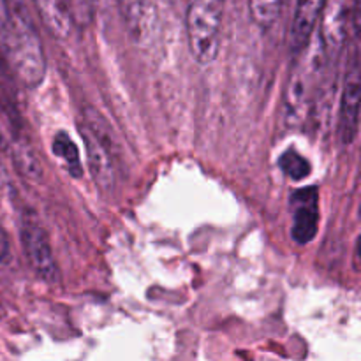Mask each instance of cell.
Returning <instances> with one entry per match:
<instances>
[{"instance_id": "cell-13", "label": "cell", "mask_w": 361, "mask_h": 361, "mask_svg": "<svg viewBox=\"0 0 361 361\" xmlns=\"http://www.w3.org/2000/svg\"><path fill=\"white\" fill-rule=\"evenodd\" d=\"M250 16L257 27L270 28L281 11V0H249Z\"/></svg>"}, {"instance_id": "cell-11", "label": "cell", "mask_w": 361, "mask_h": 361, "mask_svg": "<svg viewBox=\"0 0 361 361\" xmlns=\"http://www.w3.org/2000/svg\"><path fill=\"white\" fill-rule=\"evenodd\" d=\"M53 154L63 162L67 173H69L73 178H81L83 175V168H81L80 161V150H78L76 143L71 140V136L67 133H56L55 137H53Z\"/></svg>"}, {"instance_id": "cell-12", "label": "cell", "mask_w": 361, "mask_h": 361, "mask_svg": "<svg viewBox=\"0 0 361 361\" xmlns=\"http://www.w3.org/2000/svg\"><path fill=\"white\" fill-rule=\"evenodd\" d=\"M279 168L282 169L286 176H289L295 182H300V180H305L307 176L312 173V166L310 162L303 157L302 154H298L296 150L289 148L284 154L279 157Z\"/></svg>"}, {"instance_id": "cell-4", "label": "cell", "mask_w": 361, "mask_h": 361, "mask_svg": "<svg viewBox=\"0 0 361 361\" xmlns=\"http://www.w3.org/2000/svg\"><path fill=\"white\" fill-rule=\"evenodd\" d=\"M21 245H23L25 256L28 264L41 281L55 282L59 279V267H56L55 256H53L51 243L48 235L37 222H23L20 229Z\"/></svg>"}, {"instance_id": "cell-6", "label": "cell", "mask_w": 361, "mask_h": 361, "mask_svg": "<svg viewBox=\"0 0 361 361\" xmlns=\"http://www.w3.org/2000/svg\"><path fill=\"white\" fill-rule=\"evenodd\" d=\"M291 236L300 245L312 242L319 228V194L316 187H305L293 192Z\"/></svg>"}, {"instance_id": "cell-2", "label": "cell", "mask_w": 361, "mask_h": 361, "mask_svg": "<svg viewBox=\"0 0 361 361\" xmlns=\"http://www.w3.org/2000/svg\"><path fill=\"white\" fill-rule=\"evenodd\" d=\"M302 53L298 63L295 66L289 80L288 92H286V123L289 127H296L307 118L310 104H312L314 90L317 81L321 80L324 63H326V46H324L321 34L309 39Z\"/></svg>"}, {"instance_id": "cell-7", "label": "cell", "mask_w": 361, "mask_h": 361, "mask_svg": "<svg viewBox=\"0 0 361 361\" xmlns=\"http://www.w3.org/2000/svg\"><path fill=\"white\" fill-rule=\"evenodd\" d=\"M81 140L85 145V154H87L88 169L94 178L95 185L102 192H111L115 189V164H113V152L88 129L87 126L80 127Z\"/></svg>"}, {"instance_id": "cell-10", "label": "cell", "mask_w": 361, "mask_h": 361, "mask_svg": "<svg viewBox=\"0 0 361 361\" xmlns=\"http://www.w3.org/2000/svg\"><path fill=\"white\" fill-rule=\"evenodd\" d=\"M11 159H13L14 169L23 176L27 182L39 183L44 176V169H42L41 161H39L37 154L34 148L27 143L25 140L16 141L11 148Z\"/></svg>"}, {"instance_id": "cell-17", "label": "cell", "mask_w": 361, "mask_h": 361, "mask_svg": "<svg viewBox=\"0 0 361 361\" xmlns=\"http://www.w3.org/2000/svg\"><path fill=\"white\" fill-rule=\"evenodd\" d=\"M169 2H180V0H169Z\"/></svg>"}, {"instance_id": "cell-5", "label": "cell", "mask_w": 361, "mask_h": 361, "mask_svg": "<svg viewBox=\"0 0 361 361\" xmlns=\"http://www.w3.org/2000/svg\"><path fill=\"white\" fill-rule=\"evenodd\" d=\"M360 101H361V74L358 53H355L351 66L345 73L344 90H342L341 116H338V140L344 147L356 141L360 129Z\"/></svg>"}, {"instance_id": "cell-1", "label": "cell", "mask_w": 361, "mask_h": 361, "mask_svg": "<svg viewBox=\"0 0 361 361\" xmlns=\"http://www.w3.org/2000/svg\"><path fill=\"white\" fill-rule=\"evenodd\" d=\"M0 48L11 69L27 87L35 88L46 76V56L41 39L20 0L11 4L0 27Z\"/></svg>"}, {"instance_id": "cell-14", "label": "cell", "mask_w": 361, "mask_h": 361, "mask_svg": "<svg viewBox=\"0 0 361 361\" xmlns=\"http://www.w3.org/2000/svg\"><path fill=\"white\" fill-rule=\"evenodd\" d=\"M13 263V250H11V242L7 233L0 228V264L7 267Z\"/></svg>"}, {"instance_id": "cell-9", "label": "cell", "mask_w": 361, "mask_h": 361, "mask_svg": "<svg viewBox=\"0 0 361 361\" xmlns=\"http://www.w3.org/2000/svg\"><path fill=\"white\" fill-rule=\"evenodd\" d=\"M42 23L56 39H67L73 30V16L66 0H34Z\"/></svg>"}, {"instance_id": "cell-3", "label": "cell", "mask_w": 361, "mask_h": 361, "mask_svg": "<svg viewBox=\"0 0 361 361\" xmlns=\"http://www.w3.org/2000/svg\"><path fill=\"white\" fill-rule=\"evenodd\" d=\"M221 0H189L187 6V35L190 53L201 66L215 62L221 48Z\"/></svg>"}, {"instance_id": "cell-16", "label": "cell", "mask_w": 361, "mask_h": 361, "mask_svg": "<svg viewBox=\"0 0 361 361\" xmlns=\"http://www.w3.org/2000/svg\"><path fill=\"white\" fill-rule=\"evenodd\" d=\"M90 2H92V6H95V4H97V2H101V0H90Z\"/></svg>"}, {"instance_id": "cell-8", "label": "cell", "mask_w": 361, "mask_h": 361, "mask_svg": "<svg viewBox=\"0 0 361 361\" xmlns=\"http://www.w3.org/2000/svg\"><path fill=\"white\" fill-rule=\"evenodd\" d=\"M326 0H296L295 18L291 25V49L298 53L312 37L316 25L323 14Z\"/></svg>"}, {"instance_id": "cell-15", "label": "cell", "mask_w": 361, "mask_h": 361, "mask_svg": "<svg viewBox=\"0 0 361 361\" xmlns=\"http://www.w3.org/2000/svg\"><path fill=\"white\" fill-rule=\"evenodd\" d=\"M4 180H6V171H4L2 161H0V183H4Z\"/></svg>"}]
</instances>
